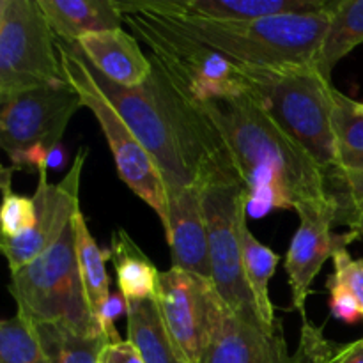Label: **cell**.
Here are the masks:
<instances>
[{
  "mask_svg": "<svg viewBox=\"0 0 363 363\" xmlns=\"http://www.w3.org/2000/svg\"><path fill=\"white\" fill-rule=\"evenodd\" d=\"M247 190L248 213L318 206L332 209L326 172L257 103L248 98L204 103Z\"/></svg>",
  "mask_w": 363,
  "mask_h": 363,
  "instance_id": "obj_1",
  "label": "cell"
},
{
  "mask_svg": "<svg viewBox=\"0 0 363 363\" xmlns=\"http://www.w3.org/2000/svg\"><path fill=\"white\" fill-rule=\"evenodd\" d=\"M119 13L144 11L131 2L113 0ZM333 6V4H332ZM328 11L286 14L248 21H216L183 14H152L160 23L194 41L202 43L243 66H300L314 64L330 25Z\"/></svg>",
  "mask_w": 363,
  "mask_h": 363,
  "instance_id": "obj_2",
  "label": "cell"
},
{
  "mask_svg": "<svg viewBox=\"0 0 363 363\" xmlns=\"http://www.w3.org/2000/svg\"><path fill=\"white\" fill-rule=\"evenodd\" d=\"M248 99L257 103L296 144H300L328 177L337 169L332 80L314 64L300 66H245Z\"/></svg>",
  "mask_w": 363,
  "mask_h": 363,
  "instance_id": "obj_3",
  "label": "cell"
},
{
  "mask_svg": "<svg viewBox=\"0 0 363 363\" xmlns=\"http://www.w3.org/2000/svg\"><path fill=\"white\" fill-rule=\"evenodd\" d=\"M11 296L18 312L34 325H62L80 335L105 337L89 307L71 223L50 250L11 273Z\"/></svg>",
  "mask_w": 363,
  "mask_h": 363,
  "instance_id": "obj_4",
  "label": "cell"
},
{
  "mask_svg": "<svg viewBox=\"0 0 363 363\" xmlns=\"http://www.w3.org/2000/svg\"><path fill=\"white\" fill-rule=\"evenodd\" d=\"M123 20L151 52V62L201 103L248 98L247 69L223 53L174 32L144 11H126Z\"/></svg>",
  "mask_w": 363,
  "mask_h": 363,
  "instance_id": "obj_5",
  "label": "cell"
},
{
  "mask_svg": "<svg viewBox=\"0 0 363 363\" xmlns=\"http://www.w3.org/2000/svg\"><path fill=\"white\" fill-rule=\"evenodd\" d=\"M57 50L67 84L78 92L85 108L91 110L99 123L106 144L112 151L119 177L138 199L155 209L165 229L169 222V197H167L165 181L156 163L152 162L144 145L131 133L126 123L121 119L116 108L110 105L105 94L99 91L98 84L92 78L91 66L78 52L77 45L57 38Z\"/></svg>",
  "mask_w": 363,
  "mask_h": 363,
  "instance_id": "obj_6",
  "label": "cell"
},
{
  "mask_svg": "<svg viewBox=\"0 0 363 363\" xmlns=\"http://www.w3.org/2000/svg\"><path fill=\"white\" fill-rule=\"evenodd\" d=\"M64 82L57 35L38 0H0V101Z\"/></svg>",
  "mask_w": 363,
  "mask_h": 363,
  "instance_id": "obj_7",
  "label": "cell"
},
{
  "mask_svg": "<svg viewBox=\"0 0 363 363\" xmlns=\"http://www.w3.org/2000/svg\"><path fill=\"white\" fill-rule=\"evenodd\" d=\"M84 106L67 82L32 89L0 101V144L18 167L48 169L50 155Z\"/></svg>",
  "mask_w": 363,
  "mask_h": 363,
  "instance_id": "obj_8",
  "label": "cell"
},
{
  "mask_svg": "<svg viewBox=\"0 0 363 363\" xmlns=\"http://www.w3.org/2000/svg\"><path fill=\"white\" fill-rule=\"evenodd\" d=\"M201 190L208 225L213 284L223 303L238 318L257 328L268 330L261 321L257 305L243 272L240 222L243 213L248 211L247 190L240 181L206 184Z\"/></svg>",
  "mask_w": 363,
  "mask_h": 363,
  "instance_id": "obj_9",
  "label": "cell"
},
{
  "mask_svg": "<svg viewBox=\"0 0 363 363\" xmlns=\"http://www.w3.org/2000/svg\"><path fill=\"white\" fill-rule=\"evenodd\" d=\"M145 85L165 113L195 183L201 188L213 183H241L222 133L206 112L204 103L191 98L155 64Z\"/></svg>",
  "mask_w": 363,
  "mask_h": 363,
  "instance_id": "obj_10",
  "label": "cell"
},
{
  "mask_svg": "<svg viewBox=\"0 0 363 363\" xmlns=\"http://www.w3.org/2000/svg\"><path fill=\"white\" fill-rule=\"evenodd\" d=\"M155 300L181 362L202 363L223 305L213 280L170 268L160 273Z\"/></svg>",
  "mask_w": 363,
  "mask_h": 363,
  "instance_id": "obj_11",
  "label": "cell"
},
{
  "mask_svg": "<svg viewBox=\"0 0 363 363\" xmlns=\"http://www.w3.org/2000/svg\"><path fill=\"white\" fill-rule=\"evenodd\" d=\"M91 73L99 91L105 94L110 105L116 108L121 119L126 123L131 133L137 137V140L144 145L152 162L156 163L165 181L167 194L194 184V176L184 162L172 128L147 85L133 89L123 87L110 82L92 66Z\"/></svg>",
  "mask_w": 363,
  "mask_h": 363,
  "instance_id": "obj_12",
  "label": "cell"
},
{
  "mask_svg": "<svg viewBox=\"0 0 363 363\" xmlns=\"http://www.w3.org/2000/svg\"><path fill=\"white\" fill-rule=\"evenodd\" d=\"M85 160H87V149L82 147L74 156L66 176L57 184L48 183L46 176L48 169L38 170L39 183L32 195L35 206V225L23 236L2 240L0 243L11 273L25 268L39 255L50 250L60 240L64 230L73 223L74 216L82 213L80 181Z\"/></svg>",
  "mask_w": 363,
  "mask_h": 363,
  "instance_id": "obj_13",
  "label": "cell"
},
{
  "mask_svg": "<svg viewBox=\"0 0 363 363\" xmlns=\"http://www.w3.org/2000/svg\"><path fill=\"white\" fill-rule=\"evenodd\" d=\"M300 225L291 240L286 255V272L289 277L291 305L294 311L307 319L305 303L311 294L312 284L321 272L323 264L347 245L358 240L354 233L335 234V213L318 206H300L296 209Z\"/></svg>",
  "mask_w": 363,
  "mask_h": 363,
  "instance_id": "obj_14",
  "label": "cell"
},
{
  "mask_svg": "<svg viewBox=\"0 0 363 363\" xmlns=\"http://www.w3.org/2000/svg\"><path fill=\"white\" fill-rule=\"evenodd\" d=\"M169 222L165 234L170 247V268L213 280L209 261L208 225L202 208V190L197 183L169 191Z\"/></svg>",
  "mask_w": 363,
  "mask_h": 363,
  "instance_id": "obj_15",
  "label": "cell"
},
{
  "mask_svg": "<svg viewBox=\"0 0 363 363\" xmlns=\"http://www.w3.org/2000/svg\"><path fill=\"white\" fill-rule=\"evenodd\" d=\"M282 326L257 328L222 305L202 363H291Z\"/></svg>",
  "mask_w": 363,
  "mask_h": 363,
  "instance_id": "obj_16",
  "label": "cell"
},
{
  "mask_svg": "<svg viewBox=\"0 0 363 363\" xmlns=\"http://www.w3.org/2000/svg\"><path fill=\"white\" fill-rule=\"evenodd\" d=\"M131 4L151 13L216 21H248L286 14L323 13L332 7L333 0H138Z\"/></svg>",
  "mask_w": 363,
  "mask_h": 363,
  "instance_id": "obj_17",
  "label": "cell"
},
{
  "mask_svg": "<svg viewBox=\"0 0 363 363\" xmlns=\"http://www.w3.org/2000/svg\"><path fill=\"white\" fill-rule=\"evenodd\" d=\"M74 45L98 73L123 87H142L152 73L151 59L123 28L89 34Z\"/></svg>",
  "mask_w": 363,
  "mask_h": 363,
  "instance_id": "obj_18",
  "label": "cell"
},
{
  "mask_svg": "<svg viewBox=\"0 0 363 363\" xmlns=\"http://www.w3.org/2000/svg\"><path fill=\"white\" fill-rule=\"evenodd\" d=\"M53 34L78 43L89 34L121 28L123 14L113 0H38Z\"/></svg>",
  "mask_w": 363,
  "mask_h": 363,
  "instance_id": "obj_19",
  "label": "cell"
},
{
  "mask_svg": "<svg viewBox=\"0 0 363 363\" xmlns=\"http://www.w3.org/2000/svg\"><path fill=\"white\" fill-rule=\"evenodd\" d=\"M363 45V0H333L330 25L314 59L315 69L332 80L337 64Z\"/></svg>",
  "mask_w": 363,
  "mask_h": 363,
  "instance_id": "obj_20",
  "label": "cell"
},
{
  "mask_svg": "<svg viewBox=\"0 0 363 363\" xmlns=\"http://www.w3.org/2000/svg\"><path fill=\"white\" fill-rule=\"evenodd\" d=\"M110 259L116 266L119 293L128 303L151 300L156 296L160 272L126 230L117 229L112 234Z\"/></svg>",
  "mask_w": 363,
  "mask_h": 363,
  "instance_id": "obj_21",
  "label": "cell"
},
{
  "mask_svg": "<svg viewBox=\"0 0 363 363\" xmlns=\"http://www.w3.org/2000/svg\"><path fill=\"white\" fill-rule=\"evenodd\" d=\"M248 211L243 213L240 222L241 250H243V272L248 287L252 291L255 305H257L261 321L268 330H275L280 325L275 319L272 298H269V280L275 273L280 255L272 248L262 245L254 234L250 233L247 223Z\"/></svg>",
  "mask_w": 363,
  "mask_h": 363,
  "instance_id": "obj_22",
  "label": "cell"
},
{
  "mask_svg": "<svg viewBox=\"0 0 363 363\" xmlns=\"http://www.w3.org/2000/svg\"><path fill=\"white\" fill-rule=\"evenodd\" d=\"M128 340L145 363H183L160 318L155 298L128 303Z\"/></svg>",
  "mask_w": 363,
  "mask_h": 363,
  "instance_id": "obj_23",
  "label": "cell"
},
{
  "mask_svg": "<svg viewBox=\"0 0 363 363\" xmlns=\"http://www.w3.org/2000/svg\"><path fill=\"white\" fill-rule=\"evenodd\" d=\"M73 223L74 230H77V252L82 282H84L85 294H87L89 307H91L94 318L98 319L103 307L108 303L110 296H112L110 294V280L105 268V261L110 252L99 248L82 213L74 216Z\"/></svg>",
  "mask_w": 363,
  "mask_h": 363,
  "instance_id": "obj_24",
  "label": "cell"
},
{
  "mask_svg": "<svg viewBox=\"0 0 363 363\" xmlns=\"http://www.w3.org/2000/svg\"><path fill=\"white\" fill-rule=\"evenodd\" d=\"M34 325V323H32ZM50 363H99L106 337H87L62 325H34Z\"/></svg>",
  "mask_w": 363,
  "mask_h": 363,
  "instance_id": "obj_25",
  "label": "cell"
},
{
  "mask_svg": "<svg viewBox=\"0 0 363 363\" xmlns=\"http://www.w3.org/2000/svg\"><path fill=\"white\" fill-rule=\"evenodd\" d=\"M332 123L337 149L335 170L357 169L363 163V113L357 108V101L340 91H335Z\"/></svg>",
  "mask_w": 363,
  "mask_h": 363,
  "instance_id": "obj_26",
  "label": "cell"
},
{
  "mask_svg": "<svg viewBox=\"0 0 363 363\" xmlns=\"http://www.w3.org/2000/svg\"><path fill=\"white\" fill-rule=\"evenodd\" d=\"M291 363H363V337L350 344H337L325 335L321 326L301 319L300 344Z\"/></svg>",
  "mask_w": 363,
  "mask_h": 363,
  "instance_id": "obj_27",
  "label": "cell"
},
{
  "mask_svg": "<svg viewBox=\"0 0 363 363\" xmlns=\"http://www.w3.org/2000/svg\"><path fill=\"white\" fill-rule=\"evenodd\" d=\"M328 191L335 204V225L363 236V163L357 169L328 174Z\"/></svg>",
  "mask_w": 363,
  "mask_h": 363,
  "instance_id": "obj_28",
  "label": "cell"
},
{
  "mask_svg": "<svg viewBox=\"0 0 363 363\" xmlns=\"http://www.w3.org/2000/svg\"><path fill=\"white\" fill-rule=\"evenodd\" d=\"M0 363H50L34 325L21 314L0 323Z\"/></svg>",
  "mask_w": 363,
  "mask_h": 363,
  "instance_id": "obj_29",
  "label": "cell"
},
{
  "mask_svg": "<svg viewBox=\"0 0 363 363\" xmlns=\"http://www.w3.org/2000/svg\"><path fill=\"white\" fill-rule=\"evenodd\" d=\"M14 169L2 170V240H14L27 234L35 225L34 199L20 195L11 188V176Z\"/></svg>",
  "mask_w": 363,
  "mask_h": 363,
  "instance_id": "obj_30",
  "label": "cell"
},
{
  "mask_svg": "<svg viewBox=\"0 0 363 363\" xmlns=\"http://www.w3.org/2000/svg\"><path fill=\"white\" fill-rule=\"evenodd\" d=\"M333 269L335 272L330 275L328 282L339 284L346 287L357 301L360 303L363 312V261L362 259H353L347 248L337 252L333 255Z\"/></svg>",
  "mask_w": 363,
  "mask_h": 363,
  "instance_id": "obj_31",
  "label": "cell"
},
{
  "mask_svg": "<svg viewBox=\"0 0 363 363\" xmlns=\"http://www.w3.org/2000/svg\"><path fill=\"white\" fill-rule=\"evenodd\" d=\"M326 287L330 291V312H332L333 318L346 323V325H354L363 319L360 303L346 287L332 282H326Z\"/></svg>",
  "mask_w": 363,
  "mask_h": 363,
  "instance_id": "obj_32",
  "label": "cell"
},
{
  "mask_svg": "<svg viewBox=\"0 0 363 363\" xmlns=\"http://www.w3.org/2000/svg\"><path fill=\"white\" fill-rule=\"evenodd\" d=\"M99 363H145L140 353L130 340H117L108 342L101 353Z\"/></svg>",
  "mask_w": 363,
  "mask_h": 363,
  "instance_id": "obj_33",
  "label": "cell"
},
{
  "mask_svg": "<svg viewBox=\"0 0 363 363\" xmlns=\"http://www.w3.org/2000/svg\"><path fill=\"white\" fill-rule=\"evenodd\" d=\"M357 108L363 113V101H357Z\"/></svg>",
  "mask_w": 363,
  "mask_h": 363,
  "instance_id": "obj_34",
  "label": "cell"
}]
</instances>
